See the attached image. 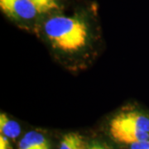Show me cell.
Masks as SVG:
<instances>
[{
    "label": "cell",
    "instance_id": "6da1fadb",
    "mask_svg": "<svg viewBox=\"0 0 149 149\" xmlns=\"http://www.w3.org/2000/svg\"><path fill=\"white\" fill-rule=\"evenodd\" d=\"M45 32L54 47L65 52H76L87 42V26L77 17H51L45 23Z\"/></svg>",
    "mask_w": 149,
    "mask_h": 149
},
{
    "label": "cell",
    "instance_id": "7a4b0ae2",
    "mask_svg": "<svg viewBox=\"0 0 149 149\" xmlns=\"http://www.w3.org/2000/svg\"><path fill=\"white\" fill-rule=\"evenodd\" d=\"M0 8L6 15L16 20H30L40 14L30 0H0Z\"/></svg>",
    "mask_w": 149,
    "mask_h": 149
},
{
    "label": "cell",
    "instance_id": "3957f363",
    "mask_svg": "<svg viewBox=\"0 0 149 149\" xmlns=\"http://www.w3.org/2000/svg\"><path fill=\"white\" fill-rule=\"evenodd\" d=\"M109 127L138 129L149 133V118L138 112L122 113L112 119Z\"/></svg>",
    "mask_w": 149,
    "mask_h": 149
},
{
    "label": "cell",
    "instance_id": "277c9868",
    "mask_svg": "<svg viewBox=\"0 0 149 149\" xmlns=\"http://www.w3.org/2000/svg\"><path fill=\"white\" fill-rule=\"evenodd\" d=\"M109 131L112 138L121 143L131 145L149 139V133L138 129L109 127Z\"/></svg>",
    "mask_w": 149,
    "mask_h": 149
},
{
    "label": "cell",
    "instance_id": "5b68a950",
    "mask_svg": "<svg viewBox=\"0 0 149 149\" xmlns=\"http://www.w3.org/2000/svg\"><path fill=\"white\" fill-rule=\"evenodd\" d=\"M18 149H49V145L42 133L31 131L20 140Z\"/></svg>",
    "mask_w": 149,
    "mask_h": 149
},
{
    "label": "cell",
    "instance_id": "8992f818",
    "mask_svg": "<svg viewBox=\"0 0 149 149\" xmlns=\"http://www.w3.org/2000/svg\"><path fill=\"white\" fill-rule=\"evenodd\" d=\"M0 132L1 134L6 136L7 138L15 139L19 136L21 133V128L19 124L8 118L5 113L0 114Z\"/></svg>",
    "mask_w": 149,
    "mask_h": 149
},
{
    "label": "cell",
    "instance_id": "52a82bcc",
    "mask_svg": "<svg viewBox=\"0 0 149 149\" xmlns=\"http://www.w3.org/2000/svg\"><path fill=\"white\" fill-rule=\"evenodd\" d=\"M59 149H87L84 138L77 133H69L63 136Z\"/></svg>",
    "mask_w": 149,
    "mask_h": 149
},
{
    "label": "cell",
    "instance_id": "ba28073f",
    "mask_svg": "<svg viewBox=\"0 0 149 149\" xmlns=\"http://www.w3.org/2000/svg\"><path fill=\"white\" fill-rule=\"evenodd\" d=\"M37 8L39 13H46L59 8L58 0H30Z\"/></svg>",
    "mask_w": 149,
    "mask_h": 149
},
{
    "label": "cell",
    "instance_id": "9c48e42d",
    "mask_svg": "<svg viewBox=\"0 0 149 149\" xmlns=\"http://www.w3.org/2000/svg\"><path fill=\"white\" fill-rule=\"evenodd\" d=\"M0 149H10L8 138L3 134H0Z\"/></svg>",
    "mask_w": 149,
    "mask_h": 149
},
{
    "label": "cell",
    "instance_id": "30bf717a",
    "mask_svg": "<svg viewBox=\"0 0 149 149\" xmlns=\"http://www.w3.org/2000/svg\"><path fill=\"white\" fill-rule=\"evenodd\" d=\"M130 149H144L140 143H135L130 145Z\"/></svg>",
    "mask_w": 149,
    "mask_h": 149
},
{
    "label": "cell",
    "instance_id": "8fae6325",
    "mask_svg": "<svg viewBox=\"0 0 149 149\" xmlns=\"http://www.w3.org/2000/svg\"><path fill=\"white\" fill-rule=\"evenodd\" d=\"M88 149H107L105 148H104V147H102V146H100V145H94V146H92L90 148Z\"/></svg>",
    "mask_w": 149,
    "mask_h": 149
}]
</instances>
